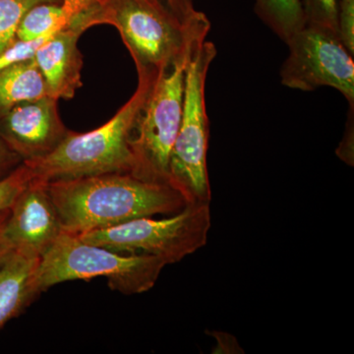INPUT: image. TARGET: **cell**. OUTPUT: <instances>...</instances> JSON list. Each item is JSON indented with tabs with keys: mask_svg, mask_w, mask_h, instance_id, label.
Listing matches in <instances>:
<instances>
[{
	"mask_svg": "<svg viewBox=\"0 0 354 354\" xmlns=\"http://www.w3.org/2000/svg\"><path fill=\"white\" fill-rule=\"evenodd\" d=\"M62 232L82 234L140 218L174 215L185 200L167 183L132 174H108L48 181Z\"/></svg>",
	"mask_w": 354,
	"mask_h": 354,
	"instance_id": "obj_1",
	"label": "cell"
},
{
	"mask_svg": "<svg viewBox=\"0 0 354 354\" xmlns=\"http://www.w3.org/2000/svg\"><path fill=\"white\" fill-rule=\"evenodd\" d=\"M157 74L138 75L134 94L106 124L87 133L69 130L53 152L23 162L31 169L34 178L48 183L101 174H133V129Z\"/></svg>",
	"mask_w": 354,
	"mask_h": 354,
	"instance_id": "obj_2",
	"label": "cell"
},
{
	"mask_svg": "<svg viewBox=\"0 0 354 354\" xmlns=\"http://www.w3.org/2000/svg\"><path fill=\"white\" fill-rule=\"evenodd\" d=\"M165 266L157 256L115 252L62 232L39 259L34 288L39 295L66 281L106 278L111 290L141 295L152 290Z\"/></svg>",
	"mask_w": 354,
	"mask_h": 354,
	"instance_id": "obj_3",
	"label": "cell"
},
{
	"mask_svg": "<svg viewBox=\"0 0 354 354\" xmlns=\"http://www.w3.org/2000/svg\"><path fill=\"white\" fill-rule=\"evenodd\" d=\"M209 32L194 37L183 53L160 69L140 109L133 129V174L144 180L169 184L172 146L183 113L186 68L195 48Z\"/></svg>",
	"mask_w": 354,
	"mask_h": 354,
	"instance_id": "obj_4",
	"label": "cell"
},
{
	"mask_svg": "<svg viewBox=\"0 0 354 354\" xmlns=\"http://www.w3.org/2000/svg\"><path fill=\"white\" fill-rule=\"evenodd\" d=\"M216 57L211 41L198 44L186 68L183 113L169 164V184L180 193L186 205L212 199L207 153L209 121L206 109L207 76Z\"/></svg>",
	"mask_w": 354,
	"mask_h": 354,
	"instance_id": "obj_5",
	"label": "cell"
},
{
	"mask_svg": "<svg viewBox=\"0 0 354 354\" xmlns=\"http://www.w3.org/2000/svg\"><path fill=\"white\" fill-rule=\"evenodd\" d=\"M211 225L209 203H198L186 205L171 218H140L77 236L115 252L157 256L171 265L206 245Z\"/></svg>",
	"mask_w": 354,
	"mask_h": 354,
	"instance_id": "obj_6",
	"label": "cell"
},
{
	"mask_svg": "<svg viewBox=\"0 0 354 354\" xmlns=\"http://www.w3.org/2000/svg\"><path fill=\"white\" fill-rule=\"evenodd\" d=\"M104 24L113 26L134 60L137 73H158L178 57L211 22L206 15L183 25L169 11L160 12L137 0H109Z\"/></svg>",
	"mask_w": 354,
	"mask_h": 354,
	"instance_id": "obj_7",
	"label": "cell"
},
{
	"mask_svg": "<svg viewBox=\"0 0 354 354\" xmlns=\"http://www.w3.org/2000/svg\"><path fill=\"white\" fill-rule=\"evenodd\" d=\"M286 44L290 51L279 71L283 86L304 92L334 88L354 104L353 55L337 32L306 24Z\"/></svg>",
	"mask_w": 354,
	"mask_h": 354,
	"instance_id": "obj_8",
	"label": "cell"
},
{
	"mask_svg": "<svg viewBox=\"0 0 354 354\" xmlns=\"http://www.w3.org/2000/svg\"><path fill=\"white\" fill-rule=\"evenodd\" d=\"M57 102L46 95L16 104L0 115V135L23 162L48 155L68 134Z\"/></svg>",
	"mask_w": 354,
	"mask_h": 354,
	"instance_id": "obj_9",
	"label": "cell"
},
{
	"mask_svg": "<svg viewBox=\"0 0 354 354\" xmlns=\"http://www.w3.org/2000/svg\"><path fill=\"white\" fill-rule=\"evenodd\" d=\"M4 232L14 250L41 258L62 234L48 183L32 178L4 216Z\"/></svg>",
	"mask_w": 354,
	"mask_h": 354,
	"instance_id": "obj_10",
	"label": "cell"
},
{
	"mask_svg": "<svg viewBox=\"0 0 354 354\" xmlns=\"http://www.w3.org/2000/svg\"><path fill=\"white\" fill-rule=\"evenodd\" d=\"M80 37L71 30H60L35 55L48 95L55 99H73L83 86V57L78 48Z\"/></svg>",
	"mask_w": 354,
	"mask_h": 354,
	"instance_id": "obj_11",
	"label": "cell"
},
{
	"mask_svg": "<svg viewBox=\"0 0 354 354\" xmlns=\"http://www.w3.org/2000/svg\"><path fill=\"white\" fill-rule=\"evenodd\" d=\"M39 259L14 250L0 265V330L38 297L34 276Z\"/></svg>",
	"mask_w": 354,
	"mask_h": 354,
	"instance_id": "obj_12",
	"label": "cell"
},
{
	"mask_svg": "<svg viewBox=\"0 0 354 354\" xmlns=\"http://www.w3.org/2000/svg\"><path fill=\"white\" fill-rule=\"evenodd\" d=\"M46 95V83L34 58L0 70V115L16 104Z\"/></svg>",
	"mask_w": 354,
	"mask_h": 354,
	"instance_id": "obj_13",
	"label": "cell"
},
{
	"mask_svg": "<svg viewBox=\"0 0 354 354\" xmlns=\"http://www.w3.org/2000/svg\"><path fill=\"white\" fill-rule=\"evenodd\" d=\"M254 10L285 43L306 25L299 0H255Z\"/></svg>",
	"mask_w": 354,
	"mask_h": 354,
	"instance_id": "obj_14",
	"label": "cell"
},
{
	"mask_svg": "<svg viewBox=\"0 0 354 354\" xmlns=\"http://www.w3.org/2000/svg\"><path fill=\"white\" fill-rule=\"evenodd\" d=\"M66 18L60 3H41L26 12L18 26L16 39L32 41L66 28Z\"/></svg>",
	"mask_w": 354,
	"mask_h": 354,
	"instance_id": "obj_15",
	"label": "cell"
},
{
	"mask_svg": "<svg viewBox=\"0 0 354 354\" xmlns=\"http://www.w3.org/2000/svg\"><path fill=\"white\" fill-rule=\"evenodd\" d=\"M109 0H62L66 18L65 29L82 35L90 28L104 23Z\"/></svg>",
	"mask_w": 354,
	"mask_h": 354,
	"instance_id": "obj_16",
	"label": "cell"
},
{
	"mask_svg": "<svg viewBox=\"0 0 354 354\" xmlns=\"http://www.w3.org/2000/svg\"><path fill=\"white\" fill-rule=\"evenodd\" d=\"M62 0H0V53L16 39L23 16L41 3H62Z\"/></svg>",
	"mask_w": 354,
	"mask_h": 354,
	"instance_id": "obj_17",
	"label": "cell"
},
{
	"mask_svg": "<svg viewBox=\"0 0 354 354\" xmlns=\"http://www.w3.org/2000/svg\"><path fill=\"white\" fill-rule=\"evenodd\" d=\"M32 178L31 169L23 162L8 176L0 179V218L9 211L16 198Z\"/></svg>",
	"mask_w": 354,
	"mask_h": 354,
	"instance_id": "obj_18",
	"label": "cell"
},
{
	"mask_svg": "<svg viewBox=\"0 0 354 354\" xmlns=\"http://www.w3.org/2000/svg\"><path fill=\"white\" fill-rule=\"evenodd\" d=\"M306 24L337 32V0H299ZM339 34V32H337Z\"/></svg>",
	"mask_w": 354,
	"mask_h": 354,
	"instance_id": "obj_19",
	"label": "cell"
},
{
	"mask_svg": "<svg viewBox=\"0 0 354 354\" xmlns=\"http://www.w3.org/2000/svg\"><path fill=\"white\" fill-rule=\"evenodd\" d=\"M55 32L46 35V36L41 37L39 39H32V41H21V39H16L8 48L0 53V70L11 66V65L32 59L39 48L46 41H48Z\"/></svg>",
	"mask_w": 354,
	"mask_h": 354,
	"instance_id": "obj_20",
	"label": "cell"
},
{
	"mask_svg": "<svg viewBox=\"0 0 354 354\" xmlns=\"http://www.w3.org/2000/svg\"><path fill=\"white\" fill-rule=\"evenodd\" d=\"M337 32L342 43L354 55V0H337Z\"/></svg>",
	"mask_w": 354,
	"mask_h": 354,
	"instance_id": "obj_21",
	"label": "cell"
},
{
	"mask_svg": "<svg viewBox=\"0 0 354 354\" xmlns=\"http://www.w3.org/2000/svg\"><path fill=\"white\" fill-rule=\"evenodd\" d=\"M167 9L183 25L199 19L204 13L195 8V0H167Z\"/></svg>",
	"mask_w": 354,
	"mask_h": 354,
	"instance_id": "obj_22",
	"label": "cell"
},
{
	"mask_svg": "<svg viewBox=\"0 0 354 354\" xmlns=\"http://www.w3.org/2000/svg\"><path fill=\"white\" fill-rule=\"evenodd\" d=\"M354 104H349V111L348 122H346V132H344V138L341 142V145L337 148V153L342 160L346 164L353 165V127Z\"/></svg>",
	"mask_w": 354,
	"mask_h": 354,
	"instance_id": "obj_23",
	"label": "cell"
},
{
	"mask_svg": "<svg viewBox=\"0 0 354 354\" xmlns=\"http://www.w3.org/2000/svg\"><path fill=\"white\" fill-rule=\"evenodd\" d=\"M22 164V158L11 150L0 135V179L8 176Z\"/></svg>",
	"mask_w": 354,
	"mask_h": 354,
	"instance_id": "obj_24",
	"label": "cell"
},
{
	"mask_svg": "<svg viewBox=\"0 0 354 354\" xmlns=\"http://www.w3.org/2000/svg\"><path fill=\"white\" fill-rule=\"evenodd\" d=\"M7 213H8V212H7ZM6 215L0 218V265H1L14 251L13 246L11 245L10 241H8L6 232H4L3 220Z\"/></svg>",
	"mask_w": 354,
	"mask_h": 354,
	"instance_id": "obj_25",
	"label": "cell"
},
{
	"mask_svg": "<svg viewBox=\"0 0 354 354\" xmlns=\"http://www.w3.org/2000/svg\"><path fill=\"white\" fill-rule=\"evenodd\" d=\"M140 3L145 4L147 6L152 7L156 10L160 11V12H167L169 11L167 7H165L164 4L160 2V0H137ZM171 12V11H169Z\"/></svg>",
	"mask_w": 354,
	"mask_h": 354,
	"instance_id": "obj_26",
	"label": "cell"
}]
</instances>
